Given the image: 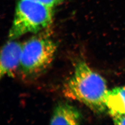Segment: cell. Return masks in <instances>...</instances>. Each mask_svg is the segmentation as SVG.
Segmentation results:
<instances>
[{
	"instance_id": "cell-1",
	"label": "cell",
	"mask_w": 125,
	"mask_h": 125,
	"mask_svg": "<svg viewBox=\"0 0 125 125\" xmlns=\"http://www.w3.org/2000/svg\"><path fill=\"white\" fill-rule=\"evenodd\" d=\"M108 91L104 78L83 61L76 64L73 74L63 89L66 97L84 104L97 114L107 110L106 99Z\"/></svg>"
},
{
	"instance_id": "cell-7",
	"label": "cell",
	"mask_w": 125,
	"mask_h": 125,
	"mask_svg": "<svg viewBox=\"0 0 125 125\" xmlns=\"http://www.w3.org/2000/svg\"><path fill=\"white\" fill-rule=\"evenodd\" d=\"M113 121L116 125H125V115L113 114L110 115Z\"/></svg>"
},
{
	"instance_id": "cell-8",
	"label": "cell",
	"mask_w": 125,
	"mask_h": 125,
	"mask_svg": "<svg viewBox=\"0 0 125 125\" xmlns=\"http://www.w3.org/2000/svg\"><path fill=\"white\" fill-rule=\"evenodd\" d=\"M54 8L62 3L63 0H32Z\"/></svg>"
},
{
	"instance_id": "cell-3",
	"label": "cell",
	"mask_w": 125,
	"mask_h": 125,
	"mask_svg": "<svg viewBox=\"0 0 125 125\" xmlns=\"http://www.w3.org/2000/svg\"><path fill=\"white\" fill-rule=\"evenodd\" d=\"M57 48L53 40L45 35L32 37L23 44L19 69L26 77L40 75L53 61Z\"/></svg>"
},
{
	"instance_id": "cell-5",
	"label": "cell",
	"mask_w": 125,
	"mask_h": 125,
	"mask_svg": "<svg viewBox=\"0 0 125 125\" xmlns=\"http://www.w3.org/2000/svg\"><path fill=\"white\" fill-rule=\"evenodd\" d=\"M82 115L74 106L66 103L59 104L54 109L50 121L52 125L80 124Z\"/></svg>"
},
{
	"instance_id": "cell-4",
	"label": "cell",
	"mask_w": 125,
	"mask_h": 125,
	"mask_svg": "<svg viewBox=\"0 0 125 125\" xmlns=\"http://www.w3.org/2000/svg\"><path fill=\"white\" fill-rule=\"evenodd\" d=\"M22 47L23 44L21 42L10 40L2 48L0 53V78L5 76H14L20 66Z\"/></svg>"
},
{
	"instance_id": "cell-6",
	"label": "cell",
	"mask_w": 125,
	"mask_h": 125,
	"mask_svg": "<svg viewBox=\"0 0 125 125\" xmlns=\"http://www.w3.org/2000/svg\"><path fill=\"white\" fill-rule=\"evenodd\" d=\"M106 101L110 115H125V86L118 87L108 90Z\"/></svg>"
},
{
	"instance_id": "cell-2",
	"label": "cell",
	"mask_w": 125,
	"mask_h": 125,
	"mask_svg": "<svg viewBox=\"0 0 125 125\" xmlns=\"http://www.w3.org/2000/svg\"><path fill=\"white\" fill-rule=\"evenodd\" d=\"M53 8L32 0H19L9 30V40L47 29L53 21Z\"/></svg>"
}]
</instances>
